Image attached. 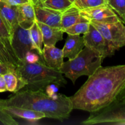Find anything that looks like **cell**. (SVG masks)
I'll use <instances>...</instances> for the list:
<instances>
[{
    "instance_id": "6da1fadb",
    "label": "cell",
    "mask_w": 125,
    "mask_h": 125,
    "mask_svg": "<svg viewBox=\"0 0 125 125\" xmlns=\"http://www.w3.org/2000/svg\"><path fill=\"white\" fill-rule=\"evenodd\" d=\"M125 85V64L101 67L73 96V109L94 112L115 101Z\"/></svg>"
},
{
    "instance_id": "7a4b0ae2",
    "label": "cell",
    "mask_w": 125,
    "mask_h": 125,
    "mask_svg": "<svg viewBox=\"0 0 125 125\" xmlns=\"http://www.w3.org/2000/svg\"><path fill=\"white\" fill-rule=\"evenodd\" d=\"M3 106H14L29 109L45 114V117L63 122L70 116L73 110L70 97L60 94L56 100L42 90L21 89L7 100Z\"/></svg>"
},
{
    "instance_id": "3957f363",
    "label": "cell",
    "mask_w": 125,
    "mask_h": 125,
    "mask_svg": "<svg viewBox=\"0 0 125 125\" xmlns=\"http://www.w3.org/2000/svg\"><path fill=\"white\" fill-rule=\"evenodd\" d=\"M18 78V92L21 89L45 92L48 85L55 84L63 87L67 81L58 69L49 67L43 62H20L15 69Z\"/></svg>"
},
{
    "instance_id": "277c9868",
    "label": "cell",
    "mask_w": 125,
    "mask_h": 125,
    "mask_svg": "<svg viewBox=\"0 0 125 125\" xmlns=\"http://www.w3.org/2000/svg\"><path fill=\"white\" fill-rule=\"evenodd\" d=\"M104 59L98 54L85 46L74 58L63 62L58 70L74 84L79 77L92 75L101 67Z\"/></svg>"
},
{
    "instance_id": "5b68a950",
    "label": "cell",
    "mask_w": 125,
    "mask_h": 125,
    "mask_svg": "<svg viewBox=\"0 0 125 125\" xmlns=\"http://www.w3.org/2000/svg\"><path fill=\"white\" fill-rule=\"evenodd\" d=\"M82 124L125 125V100L114 101L102 109L90 112Z\"/></svg>"
},
{
    "instance_id": "8992f818",
    "label": "cell",
    "mask_w": 125,
    "mask_h": 125,
    "mask_svg": "<svg viewBox=\"0 0 125 125\" xmlns=\"http://www.w3.org/2000/svg\"><path fill=\"white\" fill-rule=\"evenodd\" d=\"M90 23L100 31L114 52L125 46V24L122 21L112 23Z\"/></svg>"
},
{
    "instance_id": "52a82bcc",
    "label": "cell",
    "mask_w": 125,
    "mask_h": 125,
    "mask_svg": "<svg viewBox=\"0 0 125 125\" xmlns=\"http://www.w3.org/2000/svg\"><path fill=\"white\" fill-rule=\"evenodd\" d=\"M12 46L19 62L24 61L28 51H37L32 41L29 29H24L18 24L12 34Z\"/></svg>"
},
{
    "instance_id": "ba28073f",
    "label": "cell",
    "mask_w": 125,
    "mask_h": 125,
    "mask_svg": "<svg viewBox=\"0 0 125 125\" xmlns=\"http://www.w3.org/2000/svg\"><path fill=\"white\" fill-rule=\"evenodd\" d=\"M80 13L90 22L112 23L122 21L107 3L81 10Z\"/></svg>"
},
{
    "instance_id": "9c48e42d",
    "label": "cell",
    "mask_w": 125,
    "mask_h": 125,
    "mask_svg": "<svg viewBox=\"0 0 125 125\" xmlns=\"http://www.w3.org/2000/svg\"><path fill=\"white\" fill-rule=\"evenodd\" d=\"M84 45L105 59L115 54L109 47L103 36L98 30L90 23L89 29L84 34Z\"/></svg>"
},
{
    "instance_id": "30bf717a",
    "label": "cell",
    "mask_w": 125,
    "mask_h": 125,
    "mask_svg": "<svg viewBox=\"0 0 125 125\" xmlns=\"http://www.w3.org/2000/svg\"><path fill=\"white\" fill-rule=\"evenodd\" d=\"M35 20L51 27L61 29L62 12L43 6L34 5Z\"/></svg>"
},
{
    "instance_id": "8fae6325",
    "label": "cell",
    "mask_w": 125,
    "mask_h": 125,
    "mask_svg": "<svg viewBox=\"0 0 125 125\" xmlns=\"http://www.w3.org/2000/svg\"><path fill=\"white\" fill-rule=\"evenodd\" d=\"M18 25L24 29H29L35 21L34 4L31 1L16 6Z\"/></svg>"
},
{
    "instance_id": "7c38bea8",
    "label": "cell",
    "mask_w": 125,
    "mask_h": 125,
    "mask_svg": "<svg viewBox=\"0 0 125 125\" xmlns=\"http://www.w3.org/2000/svg\"><path fill=\"white\" fill-rule=\"evenodd\" d=\"M2 109L13 118H20L31 122L46 118L45 114L29 109L22 108L14 106H3Z\"/></svg>"
},
{
    "instance_id": "4fadbf2b",
    "label": "cell",
    "mask_w": 125,
    "mask_h": 125,
    "mask_svg": "<svg viewBox=\"0 0 125 125\" xmlns=\"http://www.w3.org/2000/svg\"><path fill=\"white\" fill-rule=\"evenodd\" d=\"M85 47L83 37L79 35L68 34L65 43L62 49L63 57L72 59Z\"/></svg>"
},
{
    "instance_id": "5bb4252c",
    "label": "cell",
    "mask_w": 125,
    "mask_h": 125,
    "mask_svg": "<svg viewBox=\"0 0 125 125\" xmlns=\"http://www.w3.org/2000/svg\"><path fill=\"white\" fill-rule=\"evenodd\" d=\"M42 54L44 62L48 67L59 69L63 64L64 57L62 50L55 46L44 45Z\"/></svg>"
},
{
    "instance_id": "9a60e30c",
    "label": "cell",
    "mask_w": 125,
    "mask_h": 125,
    "mask_svg": "<svg viewBox=\"0 0 125 125\" xmlns=\"http://www.w3.org/2000/svg\"><path fill=\"white\" fill-rule=\"evenodd\" d=\"M42 32L43 43L46 46H56L59 41L63 40V31L61 28L51 27L36 21Z\"/></svg>"
},
{
    "instance_id": "2e32d148",
    "label": "cell",
    "mask_w": 125,
    "mask_h": 125,
    "mask_svg": "<svg viewBox=\"0 0 125 125\" xmlns=\"http://www.w3.org/2000/svg\"><path fill=\"white\" fill-rule=\"evenodd\" d=\"M0 17L12 37L15 29L18 24L16 6H10L0 1Z\"/></svg>"
},
{
    "instance_id": "e0dca14e",
    "label": "cell",
    "mask_w": 125,
    "mask_h": 125,
    "mask_svg": "<svg viewBox=\"0 0 125 125\" xmlns=\"http://www.w3.org/2000/svg\"><path fill=\"white\" fill-rule=\"evenodd\" d=\"M89 21L83 17L80 13V10L73 4L62 12L61 15V29L66 28L73 25L78 22Z\"/></svg>"
},
{
    "instance_id": "ac0fdd59",
    "label": "cell",
    "mask_w": 125,
    "mask_h": 125,
    "mask_svg": "<svg viewBox=\"0 0 125 125\" xmlns=\"http://www.w3.org/2000/svg\"><path fill=\"white\" fill-rule=\"evenodd\" d=\"M29 33L35 50L43 58V37L42 32L37 23L36 20L29 28ZM44 61V60H43Z\"/></svg>"
},
{
    "instance_id": "d6986e66",
    "label": "cell",
    "mask_w": 125,
    "mask_h": 125,
    "mask_svg": "<svg viewBox=\"0 0 125 125\" xmlns=\"http://www.w3.org/2000/svg\"><path fill=\"white\" fill-rule=\"evenodd\" d=\"M0 42L2 43L6 46V48L8 50L10 54L18 61V60L17 59L15 55L13 48H12V37H11L10 33L9 32L8 29L6 28V25L4 23L3 21L2 20L1 17H0ZM18 62H19V61H18Z\"/></svg>"
},
{
    "instance_id": "ffe728a7",
    "label": "cell",
    "mask_w": 125,
    "mask_h": 125,
    "mask_svg": "<svg viewBox=\"0 0 125 125\" xmlns=\"http://www.w3.org/2000/svg\"><path fill=\"white\" fill-rule=\"evenodd\" d=\"M73 4L70 0H46L37 6H43L62 12Z\"/></svg>"
},
{
    "instance_id": "44dd1931",
    "label": "cell",
    "mask_w": 125,
    "mask_h": 125,
    "mask_svg": "<svg viewBox=\"0 0 125 125\" xmlns=\"http://www.w3.org/2000/svg\"><path fill=\"white\" fill-rule=\"evenodd\" d=\"M4 79L6 83L7 91L13 92V94L18 92V78L14 71H11L3 74Z\"/></svg>"
},
{
    "instance_id": "7402d4cb",
    "label": "cell",
    "mask_w": 125,
    "mask_h": 125,
    "mask_svg": "<svg viewBox=\"0 0 125 125\" xmlns=\"http://www.w3.org/2000/svg\"><path fill=\"white\" fill-rule=\"evenodd\" d=\"M0 63H4L15 68L18 67L19 64L18 61L10 54L8 50L1 42H0Z\"/></svg>"
},
{
    "instance_id": "603a6c76",
    "label": "cell",
    "mask_w": 125,
    "mask_h": 125,
    "mask_svg": "<svg viewBox=\"0 0 125 125\" xmlns=\"http://www.w3.org/2000/svg\"><path fill=\"white\" fill-rule=\"evenodd\" d=\"M89 26H90V21L78 22L65 29L63 32L67 33V34H72V35L84 34L89 31Z\"/></svg>"
},
{
    "instance_id": "cb8c5ba5",
    "label": "cell",
    "mask_w": 125,
    "mask_h": 125,
    "mask_svg": "<svg viewBox=\"0 0 125 125\" xmlns=\"http://www.w3.org/2000/svg\"><path fill=\"white\" fill-rule=\"evenodd\" d=\"M107 4L125 24V0H112Z\"/></svg>"
},
{
    "instance_id": "d4e9b609",
    "label": "cell",
    "mask_w": 125,
    "mask_h": 125,
    "mask_svg": "<svg viewBox=\"0 0 125 125\" xmlns=\"http://www.w3.org/2000/svg\"><path fill=\"white\" fill-rule=\"evenodd\" d=\"M105 3H107L106 0H74L73 5L81 10Z\"/></svg>"
},
{
    "instance_id": "484cf974",
    "label": "cell",
    "mask_w": 125,
    "mask_h": 125,
    "mask_svg": "<svg viewBox=\"0 0 125 125\" xmlns=\"http://www.w3.org/2000/svg\"><path fill=\"white\" fill-rule=\"evenodd\" d=\"M3 100L0 99V122L5 125H18L19 123L15 120L14 118L11 117L2 109Z\"/></svg>"
},
{
    "instance_id": "4316f807",
    "label": "cell",
    "mask_w": 125,
    "mask_h": 125,
    "mask_svg": "<svg viewBox=\"0 0 125 125\" xmlns=\"http://www.w3.org/2000/svg\"><path fill=\"white\" fill-rule=\"evenodd\" d=\"M28 63H37V62H43L45 63L43 59L40 56L37 52H34V51H28L25 56L24 61Z\"/></svg>"
},
{
    "instance_id": "83f0119b",
    "label": "cell",
    "mask_w": 125,
    "mask_h": 125,
    "mask_svg": "<svg viewBox=\"0 0 125 125\" xmlns=\"http://www.w3.org/2000/svg\"><path fill=\"white\" fill-rule=\"evenodd\" d=\"M58 85L55 84H50L46 87L45 89V92L49 96H51L53 94L57 93L59 90Z\"/></svg>"
},
{
    "instance_id": "f1b7e54d",
    "label": "cell",
    "mask_w": 125,
    "mask_h": 125,
    "mask_svg": "<svg viewBox=\"0 0 125 125\" xmlns=\"http://www.w3.org/2000/svg\"><path fill=\"white\" fill-rule=\"evenodd\" d=\"M0 1L4 2L7 4L10 5V6H15L17 5L21 4L26 3V2H29V0H0Z\"/></svg>"
},
{
    "instance_id": "f546056e",
    "label": "cell",
    "mask_w": 125,
    "mask_h": 125,
    "mask_svg": "<svg viewBox=\"0 0 125 125\" xmlns=\"http://www.w3.org/2000/svg\"><path fill=\"white\" fill-rule=\"evenodd\" d=\"M15 68L9 66L4 63H0V74H4L6 73L11 71H14Z\"/></svg>"
},
{
    "instance_id": "4dcf8cb0",
    "label": "cell",
    "mask_w": 125,
    "mask_h": 125,
    "mask_svg": "<svg viewBox=\"0 0 125 125\" xmlns=\"http://www.w3.org/2000/svg\"><path fill=\"white\" fill-rule=\"evenodd\" d=\"M7 92L6 83L4 79L3 74H0V93Z\"/></svg>"
},
{
    "instance_id": "1f68e13d",
    "label": "cell",
    "mask_w": 125,
    "mask_h": 125,
    "mask_svg": "<svg viewBox=\"0 0 125 125\" xmlns=\"http://www.w3.org/2000/svg\"><path fill=\"white\" fill-rule=\"evenodd\" d=\"M125 100V85L124 88L123 89V90H122L121 93L120 94V95H118V98H117L116 101H120V100Z\"/></svg>"
},
{
    "instance_id": "d6a6232c",
    "label": "cell",
    "mask_w": 125,
    "mask_h": 125,
    "mask_svg": "<svg viewBox=\"0 0 125 125\" xmlns=\"http://www.w3.org/2000/svg\"><path fill=\"white\" fill-rule=\"evenodd\" d=\"M45 1H46V0H31V2H32L33 4L38 5L42 2H44Z\"/></svg>"
},
{
    "instance_id": "836d02e7",
    "label": "cell",
    "mask_w": 125,
    "mask_h": 125,
    "mask_svg": "<svg viewBox=\"0 0 125 125\" xmlns=\"http://www.w3.org/2000/svg\"><path fill=\"white\" fill-rule=\"evenodd\" d=\"M106 2H107V3H108V2H109L110 1H112V0H106Z\"/></svg>"
},
{
    "instance_id": "e575fe53",
    "label": "cell",
    "mask_w": 125,
    "mask_h": 125,
    "mask_svg": "<svg viewBox=\"0 0 125 125\" xmlns=\"http://www.w3.org/2000/svg\"><path fill=\"white\" fill-rule=\"evenodd\" d=\"M70 1H71V2H72V3H73V2H74V0H70Z\"/></svg>"
},
{
    "instance_id": "d590c367",
    "label": "cell",
    "mask_w": 125,
    "mask_h": 125,
    "mask_svg": "<svg viewBox=\"0 0 125 125\" xmlns=\"http://www.w3.org/2000/svg\"><path fill=\"white\" fill-rule=\"evenodd\" d=\"M29 1H31V0H29Z\"/></svg>"
}]
</instances>
